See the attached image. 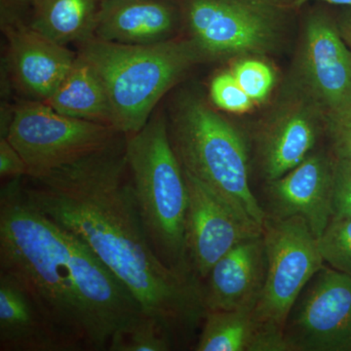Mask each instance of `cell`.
<instances>
[{"label":"cell","instance_id":"12","mask_svg":"<svg viewBox=\"0 0 351 351\" xmlns=\"http://www.w3.org/2000/svg\"><path fill=\"white\" fill-rule=\"evenodd\" d=\"M184 176L189 189L186 252L193 276L203 282L219 258L263 230L186 171Z\"/></svg>","mask_w":351,"mask_h":351},{"label":"cell","instance_id":"20","mask_svg":"<svg viewBox=\"0 0 351 351\" xmlns=\"http://www.w3.org/2000/svg\"><path fill=\"white\" fill-rule=\"evenodd\" d=\"M104 0H32L29 20L34 29L62 44H77L94 36Z\"/></svg>","mask_w":351,"mask_h":351},{"label":"cell","instance_id":"11","mask_svg":"<svg viewBox=\"0 0 351 351\" xmlns=\"http://www.w3.org/2000/svg\"><path fill=\"white\" fill-rule=\"evenodd\" d=\"M300 91L322 110H336L351 98V53L337 25L336 13L325 7L307 14L299 55Z\"/></svg>","mask_w":351,"mask_h":351},{"label":"cell","instance_id":"18","mask_svg":"<svg viewBox=\"0 0 351 351\" xmlns=\"http://www.w3.org/2000/svg\"><path fill=\"white\" fill-rule=\"evenodd\" d=\"M196 351H290L284 332L263 326L255 309L206 311Z\"/></svg>","mask_w":351,"mask_h":351},{"label":"cell","instance_id":"19","mask_svg":"<svg viewBox=\"0 0 351 351\" xmlns=\"http://www.w3.org/2000/svg\"><path fill=\"white\" fill-rule=\"evenodd\" d=\"M44 103L66 117L115 128L105 84L90 64L78 55L56 90Z\"/></svg>","mask_w":351,"mask_h":351},{"label":"cell","instance_id":"1","mask_svg":"<svg viewBox=\"0 0 351 351\" xmlns=\"http://www.w3.org/2000/svg\"><path fill=\"white\" fill-rule=\"evenodd\" d=\"M36 209L75 234L123 283L176 345L203 320L202 282L182 278L152 250L127 164L125 135L103 151L39 177L22 179Z\"/></svg>","mask_w":351,"mask_h":351},{"label":"cell","instance_id":"14","mask_svg":"<svg viewBox=\"0 0 351 351\" xmlns=\"http://www.w3.org/2000/svg\"><path fill=\"white\" fill-rule=\"evenodd\" d=\"M332 154H311L294 169L267 182V215L300 217L318 239L332 219Z\"/></svg>","mask_w":351,"mask_h":351},{"label":"cell","instance_id":"16","mask_svg":"<svg viewBox=\"0 0 351 351\" xmlns=\"http://www.w3.org/2000/svg\"><path fill=\"white\" fill-rule=\"evenodd\" d=\"M0 350L84 351L43 313L12 276L0 271Z\"/></svg>","mask_w":351,"mask_h":351},{"label":"cell","instance_id":"8","mask_svg":"<svg viewBox=\"0 0 351 351\" xmlns=\"http://www.w3.org/2000/svg\"><path fill=\"white\" fill-rule=\"evenodd\" d=\"M267 267L265 286L255 308L263 326L284 332L302 291L323 267L317 239L300 217L267 215L263 226Z\"/></svg>","mask_w":351,"mask_h":351},{"label":"cell","instance_id":"27","mask_svg":"<svg viewBox=\"0 0 351 351\" xmlns=\"http://www.w3.org/2000/svg\"><path fill=\"white\" fill-rule=\"evenodd\" d=\"M29 174L27 163L6 137L0 138V176L4 179H22Z\"/></svg>","mask_w":351,"mask_h":351},{"label":"cell","instance_id":"21","mask_svg":"<svg viewBox=\"0 0 351 351\" xmlns=\"http://www.w3.org/2000/svg\"><path fill=\"white\" fill-rule=\"evenodd\" d=\"M174 337L161 321L140 311L120 325L110 338L108 351H169Z\"/></svg>","mask_w":351,"mask_h":351},{"label":"cell","instance_id":"17","mask_svg":"<svg viewBox=\"0 0 351 351\" xmlns=\"http://www.w3.org/2000/svg\"><path fill=\"white\" fill-rule=\"evenodd\" d=\"M182 25L177 0H104L94 38L126 45H149L174 38Z\"/></svg>","mask_w":351,"mask_h":351},{"label":"cell","instance_id":"2","mask_svg":"<svg viewBox=\"0 0 351 351\" xmlns=\"http://www.w3.org/2000/svg\"><path fill=\"white\" fill-rule=\"evenodd\" d=\"M22 179L0 191V271L84 350H108L115 330L142 308L84 242L27 200Z\"/></svg>","mask_w":351,"mask_h":351},{"label":"cell","instance_id":"5","mask_svg":"<svg viewBox=\"0 0 351 351\" xmlns=\"http://www.w3.org/2000/svg\"><path fill=\"white\" fill-rule=\"evenodd\" d=\"M167 122L184 170L263 230L267 213L252 191L248 149L239 129L193 93L180 95Z\"/></svg>","mask_w":351,"mask_h":351},{"label":"cell","instance_id":"30","mask_svg":"<svg viewBox=\"0 0 351 351\" xmlns=\"http://www.w3.org/2000/svg\"><path fill=\"white\" fill-rule=\"evenodd\" d=\"M25 1H27V3H29H29H31L32 0H25Z\"/></svg>","mask_w":351,"mask_h":351},{"label":"cell","instance_id":"6","mask_svg":"<svg viewBox=\"0 0 351 351\" xmlns=\"http://www.w3.org/2000/svg\"><path fill=\"white\" fill-rule=\"evenodd\" d=\"M182 25L205 61L263 56L280 45L289 0H177Z\"/></svg>","mask_w":351,"mask_h":351},{"label":"cell","instance_id":"3","mask_svg":"<svg viewBox=\"0 0 351 351\" xmlns=\"http://www.w3.org/2000/svg\"><path fill=\"white\" fill-rule=\"evenodd\" d=\"M125 154L138 214L152 250L182 278L198 280L186 252L188 184L163 113L152 114L141 130L125 135Z\"/></svg>","mask_w":351,"mask_h":351},{"label":"cell","instance_id":"15","mask_svg":"<svg viewBox=\"0 0 351 351\" xmlns=\"http://www.w3.org/2000/svg\"><path fill=\"white\" fill-rule=\"evenodd\" d=\"M267 267L263 233L233 247L202 284L205 311L255 309L262 297Z\"/></svg>","mask_w":351,"mask_h":351},{"label":"cell","instance_id":"26","mask_svg":"<svg viewBox=\"0 0 351 351\" xmlns=\"http://www.w3.org/2000/svg\"><path fill=\"white\" fill-rule=\"evenodd\" d=\"M332 218L351 219V163L335 158L334 156L332 186Z\"/></svg>","mask_w":351,"mask_h":351},{"label":"cell","instance_id":"9","mask_svg":"<svg viewBox=\"0 0 351 351\" xmlns=\"http://www.w3.org/2000/svg\"><path fill=\"white\" fill-rule=\"evenodd\" d=\"M299 299L284 329L290 351H351V276L323 267Z\"/></svg>","mask_w":351,"mask_h":351},{"label":"cell","instance_id":"29","mask_svg":"<svg viewBox=\"0 0 351 351\" xmlns=\"http://www.w3.org/2000/svg\"><path fill=\"white\" fill-rule=\"evenodd\" d=\"M316 1L320 3H326L328 5L338 7H351V0H289L291 6L295 10H299L302 6L306 5L308 2Z\"/></svg>","mask_w":351,"mask_h":351},{"label":"cell","instance_id":"22","mask_svg":"<svg viewBox=\"0 0 351 351\" xmlns=\"http://www.w3.org/2000/svg\"><path fill=\"white\" fill-rule=\"evenodd\" d=\"M317 243L324 263L351 276V219L332 218Z\"/></svg>","mask_w":351,"mask_h":351},{"label":"cell","instance_id":"23","mask_svg":"<svg viewBox=\"0 0 351 351\" xmlns=\"http://www.w3.org/2000/svg\"><path fill=\"white\" fill-rule=\"evenodd\" d=\"M232 75L254 103L265 101L274 87V71L258 60H242L235 64Z\"/></svg>","mask_w":351,"mask_h":351},{"label":"cell","instance_id":"28","mask_svg":"<svg viewBox=\"0 0 351 351\" xmlns=\"http://www.w3.org/2000/svg\"><path fill=\"white\" fill-rule=\"evenodd\" d=\"M336 21L339 34L351 53V7H339Z\"/></svg>","mask_w":351,"mask_h":351},{"label":"cell","instance_id":"24","mask_svg":"<svg viewBox=\"0 0 351 351\" xmlns=\"http://www.w3.org/2000/svg\"><path fill=\"white\" fill-rule=\"evenodd\" d=\"M324 129L332 156L351 163V98L341 107L324 114Z\"/></svg>","mask_w":351,"mask_h":351},{"label":"cell","instance_id":"4","mask_svg":"<svg viewBox=\"0 0 351 351\" xmlns=\"http://www.w3.org/2000/svg\"><path fill=\"white\" fill-rule=\"evenodd\" d=\"M77 49L105 84L115 129L123 135L141 130L164 95L195 64L205 61L188 36L149 45L92 36L77 44Z\"/></svg>","mask_w":351,"mask_h":351},{"label":"cell","instance_id":"10","mask_svg":"<svg viewBox=\"0 0 351 351\" xmlns=\"http://www.w3.org/2000/svg\"><path fill=\"white\" fill-rule=\"evenodd\" d=\"M25 0H1V29L14 84L29 100L45 101L56 90L77 53L34 29Z\"/></svg>","mask_w":351,"mask_h":351},{"label":"cell","instance_id":"25","mask_svg":"<svg viewBox=\"0 0 351 351\" xmlns=\"http://www.w3.org/2000/svg\"><path fill=\"white\" fill-rule=\"evenodd\" d=\"M212 101L219 110L232 113H244L253 108L254 101L248 96L232 73H219L210 86Z\"/></svg>","mask_w":351,"mask_h":351},{"label":"cell","instance_id":"13","mask_svg":"<svg viewBox=\"0 0 351 351\" xmlns=\"http://www.w3.org/2000/svg\"><path fill=\"white\" fill-rule=\"evenodd\" d=\"M322 129V110L301 91L277 108L258 135V160L265 181H274L302 163Z\"/></svg>","mask_w":351,"mask_h":351},{"label":"cell","instance_id":"7","mask_svg":"<svg viewBox=\"0 0 351 351\" xmlns=\"http://www.w3.org/2000/svg\"><path fill=\"white\" fill-rule=\"evenodd\" d=\"M122 136L112 126L66 117L29 99L13 108L1 128V137L20 152L32 178L103 151Z\"/></svg>","mask_w":351,"mask_h":351}]
</instances>
